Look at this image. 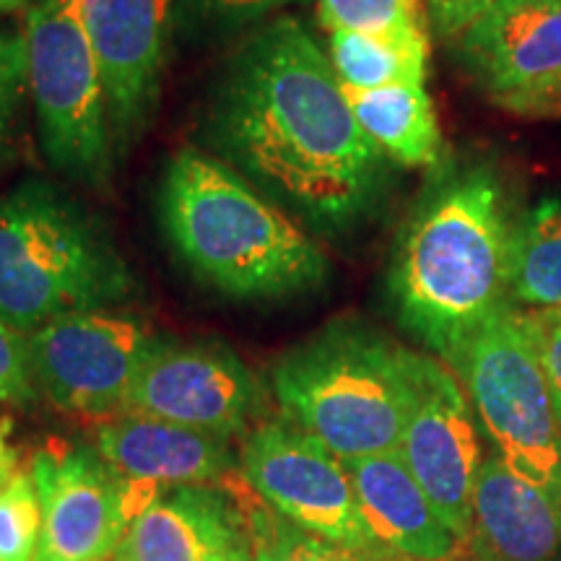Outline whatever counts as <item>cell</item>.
Returning a JSON list of instances; mask_svg holds the SVG:
<instances>
[{
    "mask_svg": "<svg viewBox=\"0 0 561 561\" xmlns=\"http://www.w3.org/2000/svg\"><path fill=\"white\" fill-rule=\"evenodd\" d=\"M201 136L210 157L320 234L367 219L388 185V157L294 16L257 26L234 47L210 87Z\"/></svg>",
    "mask_w": 561,
    "mask_h": 561,
    "instance_id": "6da1fadb",
    "label": "cell"
},
{
    "mask_svg": "<svg viewBox=\"0 0 561 561\" xmlns=\"http://www.w3.org/2000/svg\"><path fill=\"white\" fill-rule=\"evenodd\" d=\"M512 221L486 164L445 172L398 237L390 297L405 331L450 364L483 322L512 305Z\"/></svg>",
    "mask_w": 561,
    "mask_h": 561,
    "instance_id": "7a4b0ae2",
    "label": "cell"
},
{
    "mask_svg": "<svg viewBox=\"0 0 561 561\" xmlns=\"http://www.w3.org/2000/svg\"><path fill=\"white\" fill-rule=\"evenodd\" d=\"M159 221L180 263L234 299H291L325 286V252L231 167L180 149L159 187Z\"/></svg>",
    "mask_w": 561,
    "mask_h": 561,
    "instance_id": "3957f363",
    "label": "cell"
},
{
    "mask_svg": "<svg viewBox=\"0 0 561 561\" xmlns=\"http://www.w3.org/2000/svg\"><path fill=\"white\" fill-rule=\"evenodd\" d=\"M138 280L96 214L26 180L0 195V325L32 335L76 312L117 310Z\"/></svg>",
    "mask_w": 561,
    "mask_h": 561,
    "instance_id": "277c9868",
    "label": "cell"
},
{
    "mask_svg": "<svg viewBox=\"0 0 561 561\" xmlns=\"http://www.w3.org/2000/svg\"><path fill=\"white\" fill-rule=\"evenodd\" d=\"M421 359L375 328L339 320L286 351L271 388L284 416L341 460L371 458L401 445Z\"/></svg>",
    "mask_w": 561,
    "mask_h": 561,
    "instance_id": "5b68a950",
    "label": "cell"
},
{
    "mask_svg": "<svg viewBox=\"0 0 561 561\" xmlns=\"http://www.w3.org/2000/svg\"><path fill=\"white\" fill-rule=\"evenodd\" d=\"M30 94L47 164L76 185L107 191L115 174L107 91L79 0H37L26 11Z\"/></svg>",
    "mask_w": 561,
    "mask_h": 561,
    "instance_id": "8992f818",
    "label": "cell"
},
{
    "mask_svg": "<svg viewBox=\"0 0 561 561\" xmlns=\"http://www.w3.org/2000/svg\"><path fill=\"white\" fill-rule=\"evenodd\" d=\"M450 367L500 458L523 481L561 502V421L512 305L483 322Z\"/></svg>",
    "mask_w": 561,
    "mask_h": 561,
    "instance_id": "52a82bcc",
    "label": "cell"
},
{
    "mask_svg": "<svg viewBox=\"0 0 561 561\" xmlns=\"http://www.w3.org/2000/svg\"><path fill=\"white\" fill-rule=\"evenodd\" d=\"M242 479L297 528L390 561L364 525L346 462L291 419H265L242 437Z\"/></svg>",
    "mask_w": 561,
    "mask_h": 561,
    "instance_id": "ba28073f",
    "label": "cell"
},
{
    "mask_svg": "<svg viewBox=\"0 0 561 561\" xmlns=\"http://www.w3.org/2000/svg\"><path fill=\"white\" fill-rule=\"evenodd\" d=\"M42 507L37 561H107L161 486L123 479L96 447L50 439L30 460Z\"/></svg>",
    "mask_w": 561,
    "mask_h": 561,
    "instance_id": "9c48e42d",
    "label": "cell"
},
{
    "mask_svg": "<svg viewBox=\"0 0 561 561\" xmlns=\"http://www.w3.org/2000/svg\"><path fill=\"white\" fill-rule=\"evenodd\" d=\"M159 339L130 312L66 314L30 335L34 380L60 411L91 419L121 416Z\"/></svg>",
    "mask_w": 561,
    "mask_h": 561,
    "instance_id": "30bf717a",
    "label": "cell"
},
{
    "mask_svg": "<svg viewBox=\"0 0 561 561\" xmlns=\"http://www.w3.org/2000/svg\"><path fill=\"white\" fill-rule=\"evenodd\" d=\"M263 411V382L227 343L159 339L123 413L234 439L261 424Z\"/></svg>",
    "mask_w": 561,
    "mask_h": 561,
    "instance_id": "8fae6325",
    "label": "cell"
},
{
    "mask_svg": "<svg viewBox=\"0 0 561 561\" xmlns=\"http://www.w3.org/2000/svg\"><path fill=\"white\" fill-rule=\"evenodd\" d=\"M178 0H79L107 91L115 157L144 136L159 107Z\"/></svg>",
    "mask_w": 561,
    "mask_h": 561,
    "instance_id": "7c38bea8",
    "label": "cell"
},
{
    "mask_svg": "<svg viewBox=\"0 0 561 561\" xmlns=\"http://www.w3.org/2000/svg\"><path fill=\"white\" fill-rule=\"evenodd\" d=\"M405 468L455 536L466 543L473 525V489L481 442L466 392L450 369L424 356L416 403L398 445Z\"/></svg>",
    "mask_w": 561,
    "mask_h": 561,
    "instance_id": "4fadbf2b",
    "label": "cell"
},
{
    "mask_svg": "<svg viewBox=\"0 0 561 561\" xmlns=\"http://www.w3.org/2000/svg\"><path fill=\"white\" fill-rule=\"evenodd\" d=\"M117 561H252L250 515L229 489L161 486L130 523Z\"/></svg>",
    "mask_w": 561,
    "mask_h": 561,
    "instance_id": "5bb4252c",
    "label": "cell"
},
{
    "mask_svg": "<svg viewBox=\"0 0 561 561\" xmlns=\"http://www.w3.org/2000/svg\"><path fill=\"white\" fill-rule=\"evenodd\" d=\"M94 447L123 479L151 486H221L242 471L231 439L138 413L96 426Z\"/></svg>",
    "mask_w": 561,
    "mask_h": 561,
    "instance_id": "9a60e30c",
    "label": "cell"
},
{
    "mask_svg": "<svg viewBox=\"0 0 561 561\" xmlns=\"http://www.w3.org/2000/svg\"><path fill=\"white\" fill-rule=\"evenodd\" d=\"M458 60L491 100L561 70V0H504L458 37Z\"/></svg>",
    "mask_w": 561,
    "mask_h": 561,
    "instance_id": "2e32d148",
    "label": "cell"
},
{
    "mask_svg": "<svg viewBox=\"0 0 561 561\" xmlns=\"http://www.w3.org/2000/svg\"><path fill=\"white\" fill-rule=\"evenodd\" d=\"M343 462L364 525L390 561H453L468 551L434 510L398 450Z\"/></svg>",
    "mask_w": 561,
    "mask_h": 561,
    "instance_id": "e0dca14e",
    "label": "cell"
},
{
    "mask_svg": "<svg viewBox=\"0 0 561 561\" xmlns=\"http://www.w3.org/2000/svg\"><path fill=\"white\" fill-rule=\"evenodd\" d=\"M468 551L476 561H561V502L500 455L481 462Z\"/></svg>",
    "mask_w": 561,
    "mask_h": 561,
    "instance_id": "ac0fdd59",
    "label": "cell"
},
{
    "mask_svg": "<svg viewBox=\"0 0 561 561\" xmlns=\"http://www.w3.org/2000/svg\"><path fill=\"white\" fill-rule=\"evenodd\" d=\"M343 91L356 123L385 157L411 170L439 164L442 133L437 112L424 87L401 83L369 91Z\"/></svg>",
    "mask_w": 561,
    "mask_h": 561,
    "instance_id": "d6986e66",
    "label": "cell"
},
{
    "mask_svg": "<svg viewBox=\"0 0 561 561\" xmlns=\"http://www.w3.org/2000/svg\"><path fill=\"white\" fill-rule=\"evenodd\" d=\"M331 66L343 89L369 91L416 83L424 87L430 37L409 34L331 32Z\"/></svg>",
    "mask_w": 561,
    "mask_h": 561,
    "instance_id": "ffe728a7",
    "label": "cell"
},
{
    "mask_svg": "<svg viewBox=\"0 0 561 561\" xmlns=\"http://www.w3.org/2000/svg\"><path fill=\"white\" fill-rule=\"evenodd\" d=\"M510 299L528 310H561V198H543L515 221Z\"/></svg>",
    "mask_w": 561,
    "mask_h": 561,
    "instance_id": "44dd1931",
    "label": "cell"
},
{
    "mask_svg": "<svg viewBox=\"0 0 561 561\" xmlns=\"http://www.w3.org/2000/svg\"><path fill=\"white\" fill-rule=\"evenodd\" d=\"M305 0H178L174 37L191 45H210L240 37L286 5Z\"/></svg>",
    "mask_w": 561,
    "mask_h": 561,
    "instance_id": "7402d4cb",
    "label": "cell"
},
{
    "mask_svg": "<svg viewBox=\"0 0 561 561\" xmlns=\"http://www.w3.org/2000/svg\"><path fill=\"white\" fill-rule=\"evenodd\" d=\"M250 541L252 561H385L312 536L278 515H250Z\"/></svg>",
    "mask_w": 561,
    "mask_h": 561,
    "instance_id": "603a6c76",
    "label": "cell"
},
{
    "mask_svg": "<svg viewBox=\"0 0 561 561\" xmlns=\"http://www.w3.org/2000/svg\"><path fill=\"white\" fill-rule=\"evenodd\" d=\"M42 507L32 468L21 466L0 486V561H37Z\"/></svg>",
    "mask_w": 561,
    "mask_h": 561,
    "instance_id": "cb8c5ba5",
    "label": "cell"
},
{
    "mask_svg": "<svg viewBox=\"0 0 561 561\" xmlns=\"http://www.w3.org/2000/svg\"><path fill=\"white\" fill-rule=\"evenodd\" d=\"M318 19L328 32H426L421 0H318Z\"/></svg>",
    "mask_w": 561,
    "mask_h": 561,
    "instance_id": "d4e9b609",
    "label": "cell"
},
{
    "mask_svg": "<svg viewBox=\"0 0 561 561\" xmlns=\"http://www.w3.org/2000/svg\"><path fill=\"white\" fill-rule=\"evenodd\" d=\"M26 91H30V58H26L24 32L0 26V172L16 161Z\"/></svg>",
    "mask_w": 561,
    "mask_h": 561,
    "instance_id": "484cf974",
    "label": "cell"
},
{
    "mask_svg": "<svg viewBox=\"0 0 561 561\" xmlns=\"http://www.w3.org/2000/svg\"><path fill=\"white\" fill-rule=\"evenodd\" d=\"M515 320L536 354L553 411L561 421V310H515Z\"/></svg>",
    "mask_w": 561,
    "mask_h": 561,
    "instance_id": "4316f807",
    "label": "cell"
},
{
    "mask_svg": "<svg viewBox=\"0 0 561 561\" xmlns=\"http://www.w3.org/2000/svg\"><path fill=\"white\" fill-rule=\"evenodd\" d=\"M39 388L34 380L30 335L0 325V403L32 405Z\"/></svg>",
    "mask_w": 561,
    "mask_h": 561,
    "instance_id": "83f0119b",
    "label": "cell"
},
{
    "mask_svg": "<svg viewBox=\"0 0 561 561\" xmlns=\"http://www.w3.org/2000/svg\"><path fill=\"white\" fill-rule=\"evenodd\" d=\"M500 104L502 110L512 112V115L525 117V121H557L561 123V70L549 76V79L528 83L510 94L496 96L491 100Z\"/></svg>",
    "mask_w": 561,
    "mask_h": 561,
    "instance_id": "f1b7e54d",
    "label": "cell"
},
{
    "mask_svg": "<svg viewBox=\"0 0 561 561\" xmlns=\"http://www.w3.org/2000/svg\"><path fill=\"white\" fill-rule=\"evenodd\" d=\"M502 3L504 0H424L426 21L439 39H458L468 26Z\"/></svg>",
    "mask_w": 561,
    "mask_h": 561,
    "instance_id": "f546056e",
    "label": "cell"
},
{
    "mask_svg": "<svg viewBox=\"0 0 561 561\" xmlns=\"http://www.w3.org/2000/svg\"><path fill=\"white\" fill-rule=\"evenodd\" d=\"M13 421L9 416L0 419V486L11 479L13 473L21 468V455L11 442Z\"/></svg>",
    "mask_w": 561,
    "mask_h": 561,
    "instance_id": "4dcf8cb0",
    "label": "cell"
},
{
    "mask_svg": "<svg viewBox=\"0 0 561 561\" xmlns=\"http://www.w3.org/2000/svg\"><path fill=\"white\" fill-rule=\"evenodd\" d=\"M37 0H0V11L13 13V11H30Z\"/></svg>",
    "mask_w": 561,
    "mask_h": 561,
    "instance_id": "1f68e13d",
    "label": "cell"
}]
</instances>
